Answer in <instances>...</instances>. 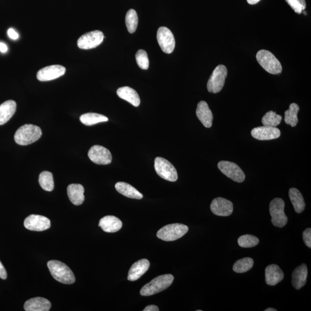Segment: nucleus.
<instances>
[{"instance_id": "1", "label": "nucleus", "mask_w": 311, "mask_h": 311, "mask_svg": "<svg viewBox=\"0 0 311 311\" xmlns=\"http://www.w3.org/2000/svg\"><path fill=\"white\" fill-rule=\"evenodd\" d=\"M42 134L41 128L36 125L24 124L15 133V141L20 145H28L38 141Z\"/></svg>"}, {"instance_id": "2", "label": "nucleus", "mask_w": 311, "mask_h": 311, "mask_svg": "<svg viewBox=\"0 0 311 311\" xmlns=\"http://www.w3.org/2000/svg\"><path fill=\"white\" fill-rule=\"evenodd\" d=\"M47 266L53 278L64 284H72L75 282V277L72 271L65 264L59 261L48 262Z\"/></svg>"}, {"instance_id": "3", "label": "nucleus", "mask_w": 311, "mask_h": 311, "mask_svg": "<svg viewBox=\"0 0 311 311\" xmlns=\"http://www.w3.org/2000/svg\"><path fill=\"white\" fill-rule=\"evenodd\" d=\"M173 280L174 277L171 274H164L158 276L143 286L140 291V294L143 296H149L158 294L170 287Z\"/></svg>"}, {"instance_id": "4", "label": "nucleus", "mask_w": 311, "mask_h": 311, "mask_svg": "<svg viewBox=\"0 0 311 311\" xmlns=\"http://www.w3.org/2000/svg\"><path fill=\"white\" fill-rule=\"evenodd\" d=\"M257 62L262 68L272 75L280 74L282 71L281 64L269 51L261 50L257 54Z\"/></svg>"}, {"instance_id": "5", "label": "nucleus", "mask_w": 311, "mask_h": 311, "mask_svg": "<svg viewBox=\"0 0 311 311\" xmlns=\"http://www.w3.org/2000/svg\"><path fill=\"white\" fill-rule=\"evenodd\" d=\"M188 231L187 225L179 223L169 224L157 232V237L166 242H171L181 238Z\"/></svg>"}, {"instance_id": "6", "label": "nucleus", "mask_w": 311, "mask_h": 311, "mask_svg": "<svg viewBox=\"0 0 311 311\" xmlns=\"http://www.w3.org/2000/svg\"><path fill=\"white\" fill-rule=\"evenodd\" d=\"M285 202L281 198H276L271 201L269 205L271 222L274 226L282 228L288 222V218L285 212Z\"/></svg>"}, {"instance_id": "7", "label": "nucleus", "mask_w": 311, "mask_h": 311, "mask_svg": "<svg viewBox=\"0 0 311 311\" xmlns=\"http://www.w3.org/2000/svg\"><path fill=\"white\" fill-rule=\"evenodd\" d=\"M227 74V69L224 65H219L216 67L207 82V88L209 92L213 93L220 92L223 88Z\"/></svg>"}, {"instance_id": "8", "label": "nucleus", "mask_w": 311, "mask_h": 311, "mask_svg": "<svg viewBox=\"0 0 311 311\" xmlns=\"http://www.w3.org/2000/svg\"><path fill=\"white\" fill-rule=\"evenodd\" d=\"M155 169L157 175L166 181L173 182L178 180V172L175 168L165 158L160 157L156 158Z\"/></svg>"}, {"instance_id": "9", "label": "nucleus", "mask_w": 311, "mask_h": 311, "mask_svg": "<svg viewBox=\"0 0 311 311\" xmlns=\"http://www.w3.org/2000/svg\"><path fill=\"white\" fill-rule=\"evenodd\" d=\"M218 168L223 174L233 181L237 183L245 181V173L236 164L231 161H221L218 163Z\"/></svg>"}, {"instance_id": "10", "label": "nucleus", "mask_w": 311, "mask_h": 311, "mask_svg": "<svg viewBox=\"0 0 311 311\" xmlns=\"http://www.w3.org/2000/svg\"><path fill=\"white\" fill-rule=\"evenodd\" d=\"M105 38L103 33L99 30L85 33L78 41V47L81 49L89 50L102 44Z\"/></svg>"}, {"instance_id": "11", "label": "nucleus", "mask_w": 311, "mask_h": 311, "mask_svg": "<svg viewBox=\"0 0 311 311\" xmlns=\"http://www.w3.org/2000/svg\"><path fill=\"white\" fill-rule=\"evenodd\" d=\"M157 39L161 50L167 54L172 53L175 47L174 36L166 27H161L157 30Z\"/></svg>"}, {"instance_id": "12", "label": "nucleus", "mask_w": 311, "mask_h": 311, "mask_svg": "<svg viewBox=\"0 0 311 311\" xmlns=\"http://www.w3.org/2000/svg\"><path fill=\"white\" fill-rule=\"evenodd\" d=\"M88 157L93 162L99 165H108L112 161L110 151L100 145L92 146L88 152Z\"/></svg>"}, {"instance_id": "13", "label": "nucleus", "mask_w": 311, "mask_h": 311, "mask_svg": "<svg viewBox=\"0 0 311 311\" xmlns=\"http://www.w3.org/2000/svg\"><path fill=\"white\" fill-rule=\"evenodd\" d=\"M24 225L27 230L30 231H44L50 228L51 222L50 219L45 216L31 215L25 219Z\"/></svg>"}, {"instance_id": "14", "label": "nucleus", "mask_w": 311, "mask_h": 311, "mask_svg": "<svg viewBox=\"0 0 311 311\" xmlns=\"http://www.w3.org/2000/svg\"><path fill=\"white\" fill-rule=\"evenodd\" d=\"M211 211L216 216L227 217L232 215L233 211V205L225 198L218 197L213 200L210 205Z\"/></svg>"}, {"instance_id": "15", "label": "nucleus", "mask_w": 311, "mask_h": 311, "mask_svg": "<svg viewBox=\"0 0 311 311\" xmlns=\"http://www.w3.org/2000/svg\"><path fill=\"white\" fill-rule=\"evenodd\" d=\"M66 72L65 67L54 65L45 67L37 73L38 80L41 81H48L62 77Z\"/></svg>"}, {"instance_id": "16", "label": "nucleus", "mask_w": 311, "mask_h": 311, "mask_svg": "<svg viewBox=\"0 0 311 311\" xmlns=\"http://www.w3.org/2000/svg\"><path fill=\"white\" fill-rule=\"evenodd\" d=\"M251 133L254 139L262 141L277 139L280 136V132L278 128L266 126L255 127Z\"/></svg>"}, {"instance_id": "17", "label": "nucleus", "mask_w": 311, "mask_h": 311, "mask_svg": "<svg viewBox=\"0 0 311 311\" xmlns=\"http://www.w3.org/2000/svg\"><path fill=\"white\" fill-rule=\"evenodd\" d=\"M149 266H150V263L148 259H142L136 262L130 267L127 280L130 281H135L139 280L148 271Z\"/></svg>"}, {"instance_id": "18", "label": "nucleus", "mask_w": 311, "mask_h": 311, "mask_svg": "<svg viewBox=\"0 0 311 311\" xmlns=\"http://www.w3.org/2000/svg\"><path fill=\"white\" fill-rule=\"evenodd\" d=\"M284 278V274L277 264H270L265 269V280L268 285L274 286Z\"/></svg>"}, {"instance_id": "19", "label": "nucleus", "mask_w": 311, "mask_h": 311, "mask_svg": "<svg viewBox=\"0 0 311 311\" xmlns=\"http://www.w3.org/2000/svg\"><path fill=\"white\" fill-rule=\"evenodd\" d=\"M196 115L204 126L210 128L212 126L213 116L211 109L205 101H201L198 104Z\"/></svg>"}, {"instance_id": "20", "label": "nucleus", "mask_w": 311, "mask_h": 311, "mask_svg": "<svg viewBox=\"0 0 311 311\" xmlns=\"http://www.w3.org/2000/svg\"><path fill=\"white\" fill-rule=\"evenodd\" d=\"M51 307L49 301L43 297H35L27 300L24 305L26 311H48Z\"/></svg>"}, {"instance_id": "21", "label": "nucleus", "mask_w": 311, "mask_h": 311, "mask_svg": "<svg viewBox=\"0 0 311 311\" xmlns=\"http://www.w3.org/2000/svg\"><path fill=\"white\" fill-rule=\"evenodd\" d=\"M99 226L106 233H114L123 227V222L113 216H107L100 219Z\"/></svg>"}, {"instance_id": "22", "label": "nucleus", "mask_w": 311, "mask_h": 311, "mask_svg": "<svg viewBox=\"0 0 311 311\" xmlns=\"http://www.w3.org/2000/svg\"><path fill=\"white\" fill-rule=\"evenodd\" d=\"M292 285L299 290L306 284L308 276V269L306 264H303L298 266L292 273Z\"/></svg>"}, {"instance_id": "23", "label": "nucleus", "mask_w": 311, "mask_h": 311, "mask_svg": "<svg viewBox=\"0 0 311 311\" xmlns=\"http://www.w3.org/2000/svg\"><path fill=\"white\" fill-rule=\"evenodd\" d=\"M70 201L75 205L78 206L83 203L85 197L84 188L80 184H71L67 188Z\"/></svg>"}, {"instance_id": "24", "label": "nucleus", "mask_w": 311, "mask_h": 311, "mask_svg": "<svg viewBox=\"0 0 311 311\" xmlns=\"http://www.w3.org/2000/svg\"><path fill=\"white\" fill-rule=\"evenodd\" d=\"M16 103L14 100H7L0 105V125L10 121L16 111Z\"/></svg>"}, {"instance_id": "25", "label": "nucleus", "mask_w": 311, "mask_h": 311, "mask_svg": "<svg viewBox=\"0 0 311 311\" xmlns=\"http://www.w3.org/2000/svg\"><path fill=\"white\" fill-rule=\"evenodd\" d=\"M118 96L120 98L130 103L135 107H139L140 105V98L138 93L129 87H123L119 88L117 91Z\"/></svg>"}, {"instance_id": "26", "label": "nucleus", "mask_w": 311, "mask_h": 311, "mask_svg": "<svg viewBox=\"0 0 311 311\" xmlns=\"http://www.w3.org/2000/svg\"><path fill=\"white\" fill-rule=\"evenodd\" d=\"M115 187L118 193L125 197L137 200H141L143 198V195L141 193L127 183L118 182Z\"/></svg>"}, {"instance_id": "27", "label": "nucleus", "mask_w": 311, "mask_h": 311, "mask_svg": "<svg viewBox=\"0 0 311 311\" xmlns=\"http://www.w3.org/2000/svg\"><path fill=\"white\" fill-rule=\"evenodd\" d=\"M289 196L295 212L297 213L303 212L306 207V203L300 191L297 188H291L289 191Z\"/></svg>"}, {"instance_id": "28", "label": "nucleus", "mask_w": 311, "mask_h": 311, "mask_svg": "<svg viewBox=\"0 0 311 311\" xmlns=\"http://www.w3.org/2000/svg\"><path fill=\"white\" fill-rule=\"evenodd\" d=\"M80 121L87 126H93V125L100 123H105L109 121L108 117L102 114L93 113L84 114L82 115L80 118Z\"/></svg>"}, {"instance_id": "29", "label": "nucleus", "mask_w": 311, "mask_h": 311, "mask_svg": "<svg viewBox=\"0 0 311 311\" xmlns=\"http://www.w3.org/2000/svg\"><path fill=\"white\" fill-rule=\"evenodd\" d=\"M300 110L299 106L296 103H292L289 109L285 112V122L292 127H295L298 124L297 114Z\"/></svg>"}, {"instance_id": "30", "label": "nucleus", "mask_w": 311, "mask_h": 311, "mask_svg": "<svg viewBox=\"0 0 311 311\" xmlns=\"http://www.w3.org/2000/svg\"><path fill=\"white\" fill-rule=\"evenodd\" d=\"M254 266V260L251 258H244L236 261L233 266V270L237 273H246Z\"/></svg>"}, {"instance_id": "31", "label": "nucleus", "mask_w": 311, "mask_h": 311, "mask_svg": "<svg viewBox=\"0 0 311 311\" xmlns=\"http://www.w3.org/2000/svg\"><path fill=\"white\" fill-rule=\"evenodd\" d=\"M39 183L41 187L44 190L51 191L54 187V183L53 174L48 171L42 172L39 177Z\"/></svg>"}, {"instance_id": "32", "label": "nucleus", "mask_w": 311, "mask_h": 311, "mask_svg": "<svg viewBox=\"0 0 311 311\" xmlns=\"http://www.w3.org/2000/svg\"><path fill=\"white\" fill-rule=\"evenodd\" d=\"M126 27L130 33H133L136 31L137 26H138L139 19L138 15L135 10L131 9L127 11L126 17H125Z\"/></svg>"}, {"instance_id": "33", "label": "nucleus", "mask_w": 311, "mask_h": 311, "mask_svg": "<svg viewBox=\"0 0 311 311\" xmlns=\"http://www.w3.org/2000/svg\"><path fill=\"white\" fill-rule=\"evenodd\" d=\"M282 120L281 116L277 114L275 112L270 111L262 118V123L264 126L277 127L281 123Z\"/></svg>"}, {"instance_id": "34", "label": "nucleus", "mask_w": 311, "mask_h": 311, "mask_svg": "<svg viewBox=\"0 0 311 311\" xmlns=\"http://www.w3.org/2000/svg\"><path fill=\"white\" fill-rule=\"evenodd\" d=\"M237 242L241 248H252L258 245L259 240L257 237L252 234H245L239 237Z\"/></svg>"}, {"instance_id": "35", "label": "nucleus", "mask_w": 311, "mask_h": 311, "mask_svg": "<svg viewBox=\"0 0 311 311\" xmlns=\"http://www.w3.org/2000/svg\"><path fill=\"white\" fill-rule=\"evenodd\" d=\"M136 62L140 68L146 70L149 68V62L147 53L144 50H139L136 54Z\"/></svg>"}, {"instance_id": "36", "label": "nucleus", "mask_w": 311, "mask_h": 311, "mask_svg": "<svg viewBox=\"0 0 311 311\" xmlns=\"http://www.w3.org/2000/svg\"><path fill=\"white\" fill-rule=\"evenodd\" d=\"M295 13L301 14L306 8L305 0H285Z\"/></svg>"}, {"instance_id": "37", "label": "nucleus", "mask_w": 311, "mask_h": 311, "mask_svg": "<svg viewBox=\"0 0 311 311\" xmlns=\"http://www.w3.org/2000/svg\"><path fill=\"white\" fill-rule=\"evenodd\" d=\"M303 240L305 244L309 248H311V229L307 228L303 232Z\"/></svg>"}, {"instance_id": "38", "label": "nucleus", "mask_w": 311, "mask_h": 311, "mask_svg": "<svg viewBox=\"0 0 311 311\" xmlns=\"http://www.w3.org/2000/svg\"><path fill=\"white\" fill-rule=\"evenodd\" d=\"M7 33L9 37L13 39V40H16V39L19 38V34H18V33L13 29H9Z\"/></svg>"}, {"instance_id": "39", "label": "nucleus", "mask_w": 311, "mask_h": 311, "mask_svg": "<svg viewBox=\"0 0 311 311\" xmlns=\"http://www.w3.org/2000/svg\"><path fill=\"white\" fill-rule=\"evenodd\" d=\"M0 278L5 280L7 278V273L1 261H0Z\"/></svg>"}, {"instance_id": "40", "label": "nucleus", "mask_w": 311, "mask_h": 311, "mask_svg": "<svg viewBox=\"0 0 311 311\" xmlns=\"http://www.w3.org/2000/svg\"><path fill=\"white\" fill-rule=\"evenodd\" d=\"M144 311H158L159 309L155 305H151V306H148L145 308V309L143 310Z\"/></svg>"}, {"instance_id": "41", "label": "nucleus", "mask_w": 311, "mask_h": 311, "mask_svg": "<svg viewBox=\"0 0 311 311\" xmlns=\"http://www.w3.org/2000/svg\"><path fill=\"white\" fill-rule=\"evenodd\" d=\"M8 47L4 43L0 42V51L2 53H5L8 51Z\"/></svg>"}, {"instance_id": "42", "label": "nucleus", "mask_w": 311, "mask_h": 311, "mask_svg": "<svg viewBox=\"0 0 311 311\" xmlns=\"http://www.w3.org/2000/svg\"><path fill=\"white\" fill-rule=\"evenodd\" d=\"M249 4L254 5L257 4L261 0H247Z\"/></svg>"}, {"instance_id": "43", "label": "nucleus", "mask_w": 311, "mask_h": 311, "mask_svg": "<svg viewBox=\"0 0 311 311\" xmlns=\"http://www.w3.org/2000/svg\"><path fill=\"white\" fill-rule=\"evenodd\" d=\"M276 309H272V308H269L266 310H265L264 311H277Z\"/></svg>"}, {"instance_id": "44", "label": "nucleus", "mask_w": 311, "mask_h": 311, "mask_svg": "<svg viewBox=\"0 0 311 311\" xmlns=\"http://www.w3.org/2000/svg\"><path fill=\"white\" fill-rule=\"evenodd\" d=\"M304 11L303 12L304 14L306 15L307 14L306 11Z\"/></svg>"}]
</instances>
